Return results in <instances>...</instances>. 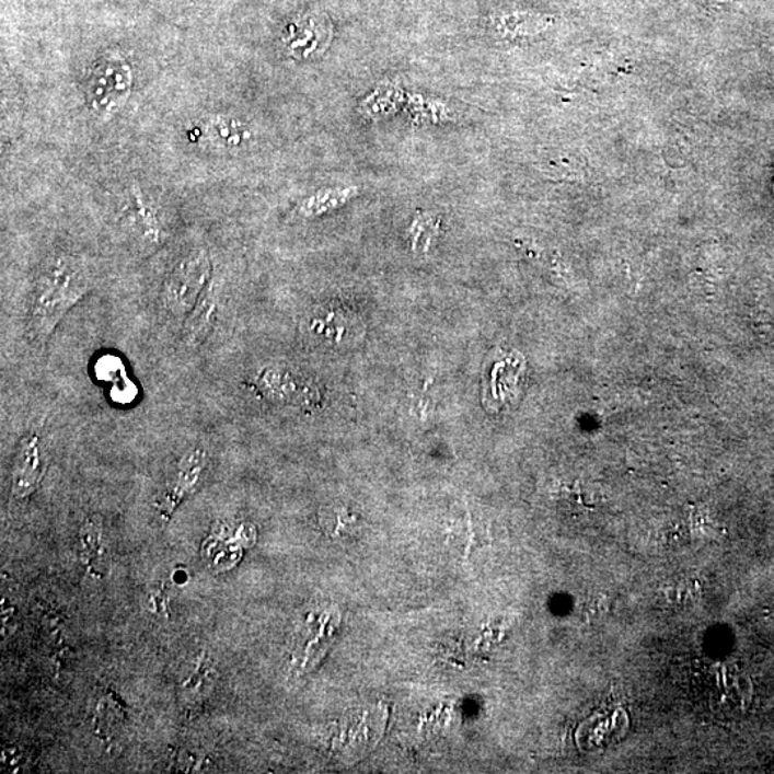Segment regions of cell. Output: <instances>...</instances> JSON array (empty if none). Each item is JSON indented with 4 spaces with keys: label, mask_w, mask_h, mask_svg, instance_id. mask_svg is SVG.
I'll use <instances>...</instances> for the list:
<instances>
[{
    "label": "cell",
    "mask_w": 774,
    "mask_h": 774,
    "mask_svg": "<svg viewBox=\"0 0 774 774\" xmlns=\"http://www.w3.org/2000/svg\"><path fill=\"white\" fill-rule=\"evenodd\" d=\"M94 287V277L82 259L59 256L36 282L30 313L32 340L44 346L55 328Z\"/></svg>",
    "instance_id": "1"
},
{
    "label": "cell",
    "mask_w": 774,
    "mask_h": 774,
    "mask_svg": "<svg viewBox=\"0 0 774 774\" xmlns=\"http://www.w3.org/2000/svg\"><path fill=\"white\" fill-rule=\"evenodd\" d=\"M132 86L131 63L119 50H106L88 73L86 104L95 117L109 119L127 104Z\"/></svg>",
    "instance_id": "2"
},
{
    "label": "cell",
    "mask_w": 774,
    "mask_h": 774,
    "mask_svg": "<svg viewBox=\"0 0 774 774\" xmlns=\"http://www.w3.org/2000/svg\"><path fill=\"white\" fill-rule=\"evenodd\" d=\"M212 262L206 249L189 252L175 264L162 287V301L171 316L185 320L210 285Z\"/></svg>",
    "instance_id": "3"
},
{
    "label": "cell",
    "mask_w": 774,
    "mask_h": 774,
    "mask_svg": "<svg viewBox=\"0 0 774 774\" xmlns=\"http://www.w3.org/2000/svg\"><path fill=\"white\" fill-rule=\"evenodd\" d=\"M332 41V26L327 18L319 12L304 13L287 26L281 36L287 57L304 62L322 57Z\"/></svg>",
    "instance_id": "4"
},
{
    "label": "cell",
    "mask_w": 774,
    "mask_h": 774,
    "mask_svg": "<svg viewBox=\"0 0 774 774\" xmlns=\"http://www.w3.org/2000/svg\"><path fill=\"white\" fill-rule=\"evenodd\" d=\"M42 476V443L32 432L22 439L13 471L12 493L16 498L30 497L39 485Z\"/></svg>",
    "instance_id": "5"
},
{
    "label": "cell",
    "mask_w": 774,
    "mask_h": 774,
    "mask_svg": "<svg viewBox=\"0 0 774 774\" xmlns=\"http://www.w3.org/2000/svg\"><path fill=\"white\" fill-rule=\"evenodd\" d=\"M217 313H219V293L211 280L196 308L184 320V342L192 347L201 345L215 328Z\"/></svg>",
    "instance_id": "6"
},
{
    "label": "cell",
    "mask_w": 774,
    "mask_h": 774,
    "mask_svg": "<svg viewBox=\"0 0 774 774\" xmlns=\"http://www.w3.org/2000/svg\"><path fill=\"white\" fill-rule=\"evenodd\" d=\"M207 463V453L201 448L193 449L181 459L177 475L162 502V512L170 516L198 484Z\"/></svg>",
    "instance_id": "7"
},
{
    "label": "cell",
    "mask_w": 774,
    "mask_h": 774,
    "mask_svg": "<svg viewBox=\"0 0 774 774\" xmlns=\"http://www.w3.org/2000/svg\"><path fill=\"white\" fill-rule=\"evenodd\" d=\"M128 196V210L134 227L141 235L143 243L157 247L162 241V226L159 216L137 184L129 187Z\"/></svg>",
    "instance_id": "8"
},
{
    "label": "cell",
    "mask_w": 774,
    "mask_h": 774,
    "mask_svg": "<svg viewBox=\"0 0 774 774\" xmlns=\"http://www.w3.org/2000/svg\"><path fill=\"white\" fill-rule=\"evenodd\" d=\"M407 114L417 125L455 123L458 115L448 102L421 94L407 95Z\"/></svg>",
    "instance_id": "9"
},
{
    "label": "cell",
    "mask_w": 774,
    "mask_h": 774,
    "mask_svg": "<svg viewBox=\"0 0 774 774\" xmlns=\"http://www.w3.org/2000/svg\"><path fill=\"white\" fill-rule=\"evenodd\" d=\"M403 102L405 92L402 88L396 83L383 82L360 102L359 113L366 118L380 119L396 113Z\"/></svg>",
    "instance_id": "10"
},
{
    "label": "cell",
    "mask_w": 774,
    "mask_h": 774,
    "mask_svg": "<svg viewBox=\"0 0 774 774\" xmlns=\"http://www.w3.org/2000/svg\"><path fill=\"white\" fill-rule=\"evenodd\" d=\"M358 196L356 187H331L317 189L312 196L304 198L299 204L298 215L303 219H314L326 215L328 211L345 206L349 199Z\"/></svg>",
    "instance_id": "11"
},
{
    "label": "cell",
    "mask_w": 774,
    "mask_h": 774,
    "mask_svg": "<svg viewBox=\"0 0 774 774\" xmlns=\"http://www.w3.org/2000/svg\"><path fill=\"white\" fill-rule=\"evenodd\" d=\"M207 136L212 143L224 148V150H234L247 142L252 134H250L247 125L230 115H215L207 124Z\"/></svg>",
    "instance_id": "12"
},
{
    "label": "cell",
    "mask_w": 774,
    "mask_h": 774,
    "mask_svg": "<svg viewBox=\"0 0 774 774\" xmlns=\"http://www.w3.org/2000/svg\"><path fill=\"white\" fill-rule=\"evenodd\" d=\"M735 2V0H712V4L715 7H723V4Z\"/></svg>",
    "instance_id": "13"
},
{
    "label": "cell",
    "mask_w": 774,
    "mask_h": 774,
    "mask_svg": "<svg viewBox=\"0 0 774 774\" xmlns=\"http://www.w3.org/2000/svg\"><path fill=\"white\" fill-rule=\"evenodd\" d=\"M772 72H773V76H774V62H772Z\"/></svg>",
    "instance_id": "14"
}]
</instances>
